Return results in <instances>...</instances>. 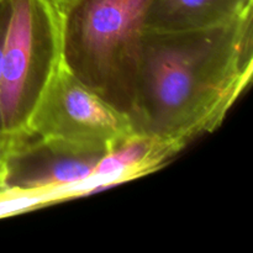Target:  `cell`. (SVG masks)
I'll return each mask as SVG.
<instances>
[{
    "instance_id": "6da1fadb",
    "label": "cell",
    "mask_w": 253,
    "mask_h": 253,
    "mask_svg": "<svg viewBox=\"0 0 253 253\" xmlns=\"http://www.w3.org/2000/svg\"><path fill=\"white\" fill-rule=\"evenodd\" d=\"M253 12L215 27L146 29L135 101V133L183 150L216 130L250 85Z\"/></svg>"
},
{
    "instance_id": "7a4b0ae2",
    "label": "cell",
    "mask_w": 253,
    "mask_h": 253,
    "mask_svg": "<svg viewBox=\"0 0 253 253\" xmlns=\"http://www.w3.org/2000/svg\"><path fill=\"white\" fill-rule=\"evenodd\" d=\"M151 0H73L59 10L62 64L130 116Z\"/></svg>"
},
{
    "instance_id": "3957f363",
    "label": "cell",
    "mask_w": 253,
    "mask_h": 253,
    "mask_svg": "<svg viewBox=\"0 0 253 253\" xmlns=\"http://www.w3.org/2000/svg\"><path fill=\"white\" fill-rule=\"evenodd\" d=\"M2 46L0 125L4 137L26 130L62 63L61 17L49 0H9Z\"/></svg>"
},
{
    "instance_id": "277c9868",
    "label": "cell",
    "mask_w": 253,
    "mask_h": 253,
    "mask_svg": "<svg viewBox=\"0 0 253 253\" xmlns=\"http://www.w3.org/2000/svg\"><path fill=\"white\" fill-rule=\"evenodd\" d=\"M25 131L42 140L93 152H108L136 135L130 116L84 85L62 63Z\"/></svg>"
},
{
    "instance_id": "5b68a950",
    "label": "cell",
    "mask_w": 253,
    "mask_h": 253,
    "mask_svg": "<svg viewBox=\"0 0 253 253\" xmlns=\"http://www.w3.org/2000/svg\"><path fill=\"white\" fill-rule=\"evenodd\" d=\"M106 152L83 151L42 140L29 131L5 138L2 190L37 193L69 189L76 194L99 188L93 172Z\"/></svg>"
},
{
    "instance_id": "8992f818",
    "label": "cell",
    "mask_w": 253,
    "mask_h": 253,
    "mask_svg": "<svg viewBox=\"0 0 253 253\" xmlns=\"http://www.w3.org/2000/svg\"><path fill=\"white\" fill-rule=\"evenodd\" d=\"M251 12L253 0H151L146 29H208L229 24Z\"/></svg>"
},
{
    "instance_id": "52a82bcc",
    "label": "cell",
    "mask_w": 253,
    "mask_h": 253,
    "mask_svg": "<svg viewBox=\"0 0 253 253\" xmlns=\"http://www.w3.org/2000/svg\"><path fill=\"white\" fill-rule=\"evenodd\" d=\"M179 151L182 150L169 141L136 133L100 158L93 178L100 180L104 188L133 179L158 169Z\"/></svg>"
},
{
    "instance_id": "ba28073f",
    "label": "cell",
    "mask_w": 253,
    "mask_h": 253,
    "mask_svg": "<svg viewBox=\"0 0 253 253\" xmlns=\"http://www.w3.org/2000/svg\"><path fill=\"white\" fill-rule=\"evenodd\" d=\"M10 2L9 0H0V79H1V58H2V46H4L5 34H6L7 22H9ZM0 137L5 138L2 135L1 125H0Z\"/></svg>"
},
{
    "instance_id": "9c48e42d",
    "label": "cell",
    "mask_w": 253,
    "mask_h": 253,
    "mask_svg": "<svg viewBox=\"0 0 253 253\" xmlns=\"http://www.w3.org/2000/svg\"><path fill=\"white\" fill-rule=\"evenodd\" d=\"M49 1H51L52 4H53L54 6H56V9L59 11V10L63 9V7L66 6V5H68L69 2L73 1V0H49Z\"/></svg>"
},
{
    "instance_id": "30bf717a",
    "label": "cell",
    "mask_w": 253,
    "mask_h": 253,
    "mask_svg": "<svg viewBox=\"0 0 253 253\" xmlns=\"http://www.w3.org/2000/svg\"><path fill=\"white\" fill-rule=\"evenodd\" d=\"M2 143H4V138L0 137V147H1V146H2Z\"/></svg>"
},
{
    "instance_id": "8fae6325",
    "label": "cell",
    "mask_w": 253,
    "mask_h": 253,
    "mask_svg": "<svg viewBox=\"0 0 253 253\" xmlns=\"http://www.w3.org/2000/svg\"><path fill=\"white\" fill-rule=\"evenodd\" d=\"M1 147H2V146H1ZM1 147H0V150H1Z\"/></svg>"
}]
</instances>
